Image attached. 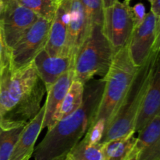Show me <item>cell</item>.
I'll return each instance as SVG.
<instances>
[{"label":"cell","mask_w":160,"mask_h":160,"mask_svg":"<svg viewBox=\"0 0 160 160\" xmlns=\"http://www.w3.org/2000/svg\"><path fill=\"white\" fill-rule=\"evenodd\" d=\"M114 52L102 31L94 24L73 60V80L85 84L95 76L104 78L109 71Z\"/></svg>","instance_id":"cell-5"},{"label":"cell","mask_w":160,"mask_h":160,"mask_svg":"<svg viewBox=\"0 0 160 160\" xmlns=\"http://www.w3.org/2000/svg\"><path fill=\"white\" fill-rule=\"evenodd\" d=\"M73 80V71L72 68L59 77V79L46 91L48 95L44 104L45 116L42 122V130L45 127H48V130H49L52 127L53 116L60 106Z\"/></svg>","instance_id":"cell-16"},{"label":"cell","mask_w":160,"mask_h":160,"mask_svg":"<svg viewBox=\"0 0 160 160\" xmlns=\"http://www.w3.org/2000/svg\"><path fill=\"white\" fill-rule=\"evenodd\" d=\"M160 66L156 65L148 89L142 100L141 108L134 122V131H142L152 120L160 115Z\"/></svg>","instance_id":"cell-13"},{"label":"cell","mask_w":160,"mask_h":160,"mask_svg":"<svg viewBox=\"0 0 160 160\" xmlns=\"http://www.w3.org/2000/svg\"><path fill=\"white\" fill-rule=\"evenodd\" d=\"M33 63L46 91L73 65L71 56H50L45 49L36 55Z\"/></svg>","instance_id":"cell-12"},{"label":"cell","mask_w":160,"mask_h":160,"mask_svg":"<svg viewBox=\"0 0 160 160\" xmlns=\"http://www.w3.org/2000/svg\"><path fill=\"white\" fill-rule=\"evenodd\" d=\"M88 21L92 28L94 24L102 26L104 6L102 0H81Z\"/></svg>","instance_id":"cell-22"},{"label":"cell","mask_w":160,"mask_h":160,"mask_svg":"<svg viewBox=\"0 0 160 160\" xmlns=\"http://www.w3.org/2000/svg\"><path fill=\"white\" fill-rule=\"evenodd\" d=\"M151 12L156 17H160V0H151Z\"/></svg>","instance_id":"cell-25"},{"label":"cell","mask_w":160,"mask_h":160,"mask_svg":"<svg viewBox=\"0 0 160 160\" xmlns=\"http://www.w3.org/2000/svg\"><path fill=\"white\" fill-rule=\"evenodd\" d=\"M135 160H160V115L138 133Z\"/></svg>","instance_id":"cell-15"},{"label":"cell","mask_w":160,"mask_h":160,"mask_svg":"<svg viewBox=\"0 0 160 160\" xmlns=\"http://www.w3.org/2000/svg\"><path fill=\"white\" fill-rule=\"evenodd\" d=\"M23 126L6 130L0 127V160H9Z\"/></svg>","instance_id":"cell-21"},{"label":"cell","mask_w":160,"mask_h":160,"mask_svg":"<svg viewBox=\"0 0 160 160\" xmlns=\"http://www.w3.org/2000/svg\"><path fill=\"white\" fill-rule=\"evenodd\" d=\"M59 0H17V3L30 9L38 17L52 21Z\"/></svg>","instance_id":"cell-20"},{"label":"cell","mask_w":160,"mask_h":160,"mask_svg":"<svg viewBox=\"0 0 160 160\" xmlns=\"http://www.w3.org/2000/svg\"><path fill=\"white\" fill-rule=\"evenodd\" d=\"M133 18L134 22V28L138 26L145 19L146 13H145V6L142 3H138L131 7Z\"/></svg>","instance_id":"cell-24"},{"label":"cell","mask_w":160,"mask_h":160,"mask_svg":"<svg viewBox=\"0 0 160 160\" xmlns=\"http://www.w3.org/2000/svg\"><path fill=\"white\" fill-rule=\"evenodd\" d=\"M45 92L33 61L15 71L5 67L0 73V127L26 125L42 108Z\"/></svg>","instance_id":"cell-1"},{"label":"cell","mask_w":160,"mask_h":160,"mask_svg":"<svg viewBox=\"0 0 160 160\" xmlns=\"http://www.w3.org/2000/svg\"><path fill=\"white\" fill-rule=\"evenodd\" d=\"M3 3V5H6L8 4V3H12V2H17V0H2Z\"/></svg>","instance_id":"cell-27"},{"label":"cell","mask_w":160,"mask_h":160,"mask_svg":"<svg viewBox=\"0 0 160 160\" xmlns=\"http://www.w3.org/2000/svg\"><path fill=\"white\" fill-rule=\"evenodd\" d=\"M138 69V67L131 60L128 45L114 53L109 71L103 78L105 86L102 96L91 126L95 122H101L104 124L106 132L121 104Z\"/></svg>","instance_id":"cell-4"},{"label":"cell","mask_w":160,"mask_h":160,"mask_svg":"<svg viewBox=\"0 0 160 160\" xmlns=\"http://www.w3.org/2000/svg\"><path fill=\"white\" fill-rule=\"evenodd\" d=\"M38 19L34 13L17 2L5 5L0 15V24L8 47L12 48Z\"/></svg>","instance_id":"cell-9"},{"label":"cell","mask_w":160,"mask_h":160,"mask_svg":"<svg viewBox=\"0 0 160 160\" xmlns=\"http://www.w3.org/2000/svg\"><path fill=\"white\" fill-rule=\"evenodd\" d=\"M67 156L72 160H103L101 143H91L83 137Z\"/></svg>","instance_id":"cell-19"},{"label":"cell","mask_w":160,"mask_h":160,"mask_svg":"<svg viewBox=\"0 0 160 160\" xmlns=\"http://www.w3.org/2000/svg\"><path fill=\"white\" fill-rule=\"evenodd\" d=\"M69 18L70 15L67 0H59L45 46V50L50 56H69L67 51Z\"/></svg>","instance_id":"cell-11"},{"label":"cell","mask_w":160,"mask_h":160,"mask_svg":"<svg viewBox=\"0 0 160 160\" xmlns=\"http://www.w3.org/2000/svg\"><path fill=\"white\" fill-rule=\"evenodd\" d=\"M45 105L23 126L9 160H29L32 156L36 141L42 130Z\"/></svg>","instance_id":"cell-14"},{"label":"cell","mask_w":160,"mask_h":160,"mask_svg":"<svg viewBox=\"0 0 160 160\" xmlns=\"http://www.w3.org/2000/svg\"><path fill=\"white\" fill-rule=\"evenodd\" d=\"M148 2H151V0H148Z\"/></svg>","instance_id":"cell-30"},{"label":"cell","mask_w":160,"mask_h":160,"mask_svg":"<svg viewBox=\"0 0 160 160\" xmlns=\"http://www.w3.org/2000/svg\"><path fill=\"white\" fill-rule=\"evenodd\" d=\"M118 0H102L103 2V6H104V9L105 8H107L111 6L112 5H113L116 2H117Z\"/></svg>","instance_id":"cell-26"},{"label":"cell","mask_w":160,"mask_h":160,"mask_svg":"<svg viewBox=\"0 0 160 160\" xmlns=\"http://www.w3.org/2000/svg\"><path fill=\"white\" fill-rule=\"evenodd\" d=\"M67 2L70 15L67 27V51L73 61L92 28L81 0H67Z\"/></svg>","instance_id":"cell-10"},{"label":"cell","mask_w":160,"mask_h":160,"mask_svg":"<svg viewBox=\"0 0 160 160\" xmlns=\"http://www.w3.org/2000/svg\"><path fill=\"white\" fill-rule=\"evenodd\" d=\"M84 84L78 80H73L60 106L53 116L52 127L58 121L70 115L81 107L84 98Z\"/></svg>","instance_id":"cell-18"},{"label":"cell","mask_w":160,"mask_h":160,"mask_svg":"<svg viewBox=\"0 0 160 160\" xmlns=\"http://www.w3.org/2000/svg\"><path fill=\"white\" fill-rule=\"evenodd\" d=\"M134 132L122 137L102 143L103 160H135L138 151Z\"/></svg>","instance_id":"cell-17"},{"label":"cell","mask_w":160,"mask_h":160,"mask_svg":"<svg viewBox=\"0 0 160 160\" xmlns=\"http://www.w3.org/2000/svg\"><path fill=\"white\" fill-rule=\"evenodd\" d=\"M62 160H72V159H71V158H70V157H69V156H67H67H66L65 158H64L63 159H62Z\"/></svg>","instance_id":"cell-29"},{"label":"cell","mask_w":160,"mask_h":160,"mask_svg":"<svg viewBox=\"0 0 160 160\" xmlns=\"http://www.w3.org/2000/svg\"><path fill=\"white\" fill-rule=\"evenodd\" d=\"M159 50L160 48L155 49L146 61L138 67L121 104L100 141L101 144L134 132L136 117L149 86L153 72L159 63Z\"/></svg>","instance_id":"cell-3"},{"label":"cell","mask_w":160,"mask_h":160,"mask_svg":"<svg viewBox=\"0 0 160 160\" xmlns=\"http://www.w3.org/2000/svg\"><path fill=\"white\" fill-rule=\"evenodd\" d=\"M131 1L124 0L123 3L117 1L104 9L102 31L114 53L128 45L134 28V18L130 6Z\"/></svg>","instance_id":"cell-6"},{"label":"cell","mask_w":160,"mask_h":160,"mask_svg":"<svg viewBox=\"0 0 160 160\" xmlns=\"http://www.w3.org/2000/svg\"><path fill=\"white\" fill-rule=\"evenodd\" d=\"M3 9H4V5H3L2 1L0 0V15H1V13H2Z\"/></svg>","instance_id":"cell-28"},{"label":"cell","mask_w":160,"mask_h":160,"mask_svg":"<svg viewBox=\"0 0 160 160\" xmlns=\"http://www.w3.org/2000/svg\"><path fill=\"white\" fill-rule=\"evenodd\" d=\"M104 86L103 78H92L84 84L82 104L48 130L43 140L34 147V160H62L68 155L90 128L101 101Z\"/></svg>","instance_id":"cell-2"},{"label":"cell","mask_w":160,"mask_h":160,"mask_svg":"<svg viewBox=\"0 0 160 160\" xmlns=\"http://www.w3.org/2000/svg\"><path fill=\"white\" fill-rule=\"evenodd\" d=\"M128 47L134 65L142 66L155 49L160 48V17L151 11L146 13L143 21L133 30Z\"/></svg>","instance_id":"cell-8"},{"label":"cell","mask_w":160,"mask_h":160,"mask_svg":"<svg viewBox=\"0 0 160 160\" xmlns=\"http://www.w3.org/2000/svg\"><path fill=\"white\" fill-rule=\"evenodd\" d=\"M10 61V49L6 44L2 28L0 24V73L3 69L9 65Z\"/></svg>","instance_id":"cell-23"},{"label":"cell","mask_w":160,"mask_h":160,"mask_svg":"<svg viewBox=\"0 0 160 160\" xmlns=\"http://www.w3.org/2000/svg\"><path fill=\"white\" fill-rule=\"evenodd\" d=\"M52 21L38 17L32 26L10 49L9 67L20 69L33 61L36 55L45 49Z\"/></svg>","instance_id":"cell-7"}]
</instances>
